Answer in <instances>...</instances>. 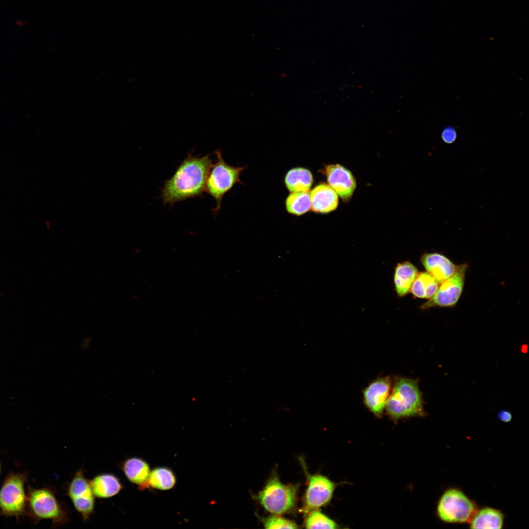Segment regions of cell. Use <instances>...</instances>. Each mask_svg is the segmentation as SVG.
I'll return each instance as SVG.
<instances>
[{"instance_id": "cell-3", "label": "cell", "mask_w": 529, "mask_h": 529, "mask_svg": "<svg viewBox=\"0 0 529 529\" xmlns=\"http://www.w3.org/2000/svg\"><path fill=\"white\" fill-rule=\"evenodd\" d=\"M26 513L36 523L51 520L54 527L66 525L70 518L66 505L58 501L53 489L47 487H29Z\"/></svg>"}, {"instance_id": "cell-11", "label": "cell", "mask_w": 529, "mask_h": 529, "mask_svg": "<svg viewBox=\"0 0 529 529\" xmlns=\"http://www.w3.org/2000/svg\"><path fill=\"white\" fill-rule=\"evenodd\" d=\"M321 172L326 176L328 185L344 202L350 200L357 184L350 170L337 164L324 166Z\"/></svg>"}, {"instance_id": "cell-23", "label": "cell", "mask_w": 529, "mask_h": 529, "mask_svg": "<svg viewBox=\"0 0 529 529\" xmlns=\"http://www.w3.org/2000/svg\"><path fill=\"white\" fill-rule=\"evenodd\" d=\"M304 525L306 529H336L337 524L329 517L319 511L313 509L306 515Z\"/></svg>"}, {"instance_id": "cell-17", "label": "cell", "mask_w": 529, "mask_h": 529, "mask_svg": "<svg viewBox=\"0 0 529 529\" xmlns=\"http://www.w3.org/2000/svg\"><path fill=\"white\" fill-rule=\"evenodd\" d=\"M90 484L94 495L99 498L112 497L118 494L122 487L119 480L110 474L97 475Z\"/></svg>"}, {"instance_id": "cell-25", "label": "cell", "mask_w": 529, "mask_h": 529, "mask_svg": "<svg viewBox=\"0 0 529 529\" xmlns=\"http://www.w3.org/2000/svg\"><path fill=\"white\" fill-rule=\"evenodd\" d=\"M457 136L455 129L452 126L444 129L441 134L442 140L447 144H452L457 139Z\"/></svg>"}, {"instance_id": "cell-14", "label": "cell", "mask_w": 529, "mask_h": 529, "mask_svg": "<svg viewBox=\"0 0 529 529\" xmlns=\"http://www.w3.org/2000/svg\"><path fill=\"white\" fill-rule=\"evenodd\" d=\"M312 211L319 214H327L335 210L338 204V196L328 184L321 183L311 192Z\"/></svg>"}, {"instance_id": "cell-8", "label": "cell", "mask_w": 529, "mask_h": 529, "mask_svg": "<svg viewBox=\"0 0 529 529\" xmlns=\"http://www.w3.org/2000/svg\"><path fill=\"white\" fill-rule=\"evenodd\" d=\"M299 459L308 484L301 508L306 515L311 510L318 509L328 504L332 499L336 485L326 476L309 473L303 459Z\"/></svg>"}, {"instance_id": "cell-2", "label": "cell", "mask_w": 529, "mask_h": 529, "mask_svg": "<svg viewBox=\"0 0 529 529\" xmlns=\"http://www.w3.org/2000/svg\"><path fill=\"white\" fill-rule=\"evenodd\" d=\"M385 409L387 414L395 420L425 416L427 413L424 409L418 381L405 377L396 378Z\"/></svg>"}, {"instance_id": "cell-9", "label": "cell", "mask_w": 529, "mask_h": 529, "mask_svg": "<svg viewBox=\"0 0 529 529\" xmlns=\"http://www.w3.org/2000/svg\"><path fill=\"white\" fill-rule=\"evenodd\" d=\"M467 265H458L456 272L440 284L434 295L422 304L423 310L433 307L452 308L456 306L463 291Z\"/></svg>"}, {"instance_id": "cell-7", "label": "cell", "mask_w": 529, "mask_h": 529, "mask_svg": "<svg viewBox=\"0 0 529 529\" xmlns=\"http://www.w3.org/2000/svg\"><path fill=\"white\" fill-rule=\"evenodd\" d=\"M26 475L11 472L0 488V515L19 518L26 513L27 495L24 484Z\"/></svg>"}, {"instance_id": "cell-12", "label": "cell", "mask_w": 529, "mask_h": 529, "mask_svg": "<svg viewBox=\"0 0 529 529\" xmlns=\"http://www.w3.org/2000/svg\"><path fill=\"white\" fill-rule=\"evenodd\" d=\"M389 376L379 377L370 383L363 391L364 405L375 416H382L391 387Z\"/></svg>"}, {"instance_id": "cell-19", "label": "cell", "mask_w": 529, "mask_h": 529, "mask_svg": "<svg viewBox=\"0 0 529 529\" xmlns=\"http://www.w3.org/2000/svg\"><path fill=\"white\" fill-rule=\"evenodd\" d=\"M313 182L311 172L304 168H295L288 171L285 177L287 188L291 192H309Z\"/></svg>"}, {"instance_id": "cell-21", "label": "cell", "mask_w": 529, "mask_h": 529, "mask_svg": "<svg viewBox=\"0 0 529 529\" xmlns=\"http://www.w3.org/2000/svg\"><path fill=\"white\" fill-rule=\"evenodd\" d=\"M176 483V477L173 471L166 467L155 468L150 472L148 485L161 490H169Z\"/></svg>"}, {"instance_id": "cell-24", "label": "cell", "mask_w": 529, "mask_h": 529, "mask_svg": "<svg viewBox=\"0 0 529 529\" xmlns=\"http://www.w3.org/2000/svg\"><path fill=\"white\" fill-rule=\"evenodd\" d=\"M265 529H297V525L291 520L272 514L261 519Z\"/></svg>"}, {"instance_id": "cell-6", "label": "cell", "mask_w": 529, "mask_h": 529, "mask_svg": "<svg viewBox=\"0 0 529 529\" xmlns=\"http://www.w3.org/2000/svg\"><path fill=\"white\" fill-rule=\"evenodd\" d=\"M477 510L475 503L457 488L445 491L437 506L439 519L449 523H469Z\"/></svg>"}, {"instance_id": "cell-5", "label": "cell", "mask_w": 529, "mask_h": 529, "mask_svg": "<svg viewBox=\"0 0 529 529\" xmlns=\"http://www.w3.org/2000/svg\"><path fill=\"white\" fill-rule=\"evenodd\" d=\"M217 157L216 163L213 164L208 174L205 192L214 198L216 206L212 210L215 215L221 207L224 195L237 183H241L240 175L245 167H233L225 162L220 149L214 152Z\"/></svg>"}, {"instance_id": "cell-22", "label": "cell", "mask_w": 529, "mask_h": 529, "mask_svg": "<svg viewBox=\"0 0 529 529\" xmlns=\"http://www.w3.org/2000/svg\"><path fill=\"white\" fill-rule=\"evenodd\" d=\"M286 207L290 214L296 216L305 214L311 209L310 192H291L286 199Z\"/></svg>"}, {"instance_id": "cell-27", "label": "cell", "mask_w": 529, "mask_h": 529, "mask_svg": "<svg viewBox=\"0 0 529 529\" xmlns=\"http://www.w3.org/2000/svg\"><path fill=\"white\" fill-rule=\"evenodd\" d=\"M46 225H47V228H48H48H50V225L49 223V222H48V221H47V222H46Z\"/></svg>"}, {"instance_id": "cell-28", "label": "cell", "mask_w": 529, "mask_h": 529, "mask_svg": "<svg viewBox=\"0 0 529 529\" xmlns=\"http://www.w3.org/2000/svg\"></svg>"}, {"instance_id": "cell-16", "label": "cell", "mask_w": 529, "mask_h": 529, "mask_svg": "<svg viewBox=\"0 0 529 529\" xmlns=\"http://www.w3.org/2000/svg\"><path fill=\"white\" fill-rule=\"evenodd\" d=\"M418 274L417 268L409 262L399 263L396 265L394 283L396 293L399 297H403L410 292Z\"/></svg>"}, {"instance_id": "cell-1", "label": "cell", "mask_w": 529, "mask_h": 529, "mask_svg": "<svg viewBox=\"0 0 529 529\" xmlns=\"http://www.w3.org/2000/svg\"><path fill=\"white\" fill-rule=\"evenodd\" d=\"M210 154L193 156L189 153L161 190L164 205H172L188 198L200 196L205 192L207 179L213 166Z\"/></svg>"}, {"instance_id": "cell-13", "label": "cell", "mask_w": 529, "mask_h": 529, "mask_svg": "<svg viewBox=\"0 0 529 529\" xmlns=\"http://www.w3.org/2000/svg\"><path fill=\"white\" fill-rule=\"evenodd\" d=\"M421 262L439 285L452 276L458 267L446 256L436 252L423 254Z\"/></svg>"}, {"instance_id": "cell-18", "label": "cell", "mask_w": 529, "mask_h": 529, "mask_svg": "<svg viewBox=\"0 0 529 529\" xmlns=\"http://www.w3.org/2000/svg\"><path fill=\"white\" fill-rule=\"evenodd\" d=\"M504 515L499 509L485 507L478 510L470 521L471 529H502Z\"/></svg>"}, {"instance_id": "cell-10", "label": "cell", "mask_w": 529, "mask_h": 529, "mask_svg": "<svg viewBox=\"0 0 529 529\" xmlns=\"http://www.w3.org/2000/svg\"><path fill=\"white\" fill-rule=\"evenodd\" d=\"M67 494L83 520H88L94 511L95 496L82 469L75 473L68 486Z\"/></svg>"}, {"instance_id": "cell-26", "label": "cell", "mask_w": 529, "mask_h": 529, "mask_svg": "<svg viewBox=\"0 0 529 529\" xmlns=\"http://www.w3.org/2000/svg\"><path fill=\"white\" fill-rule=\"evenodd\" d=\"M512 417L511 413L510 411L507 410H502L498 413V419L504 422H509L511 420Z\"/></svg>"}, {"instance_id": "cell-15", "label": "cell", "mask_w": 529, "mask_h": 529, "mask_svg": "<svg viewBox=\"0 0 529 529\" xmlns=\"http://www.w3.org/2000/svg\"><path fill=\"white\" fill-rule=\"evenodd\" d=\"M121 469L128 481L138 485L140 489L148 487L150 470L145 460L137 457L129 458L123 462Z\"/></svg>"}, {"instance_id": "cell-4", "label": "cell", "mask_w": 529, "mask_h": 529, "mask_svg": "<svg viewBox=\"0 0 529 529\" xmlns=\"http://www.w3.org/2000/svg\"><path fill=\"white\" fill-rule=\"evenodd\" d=\"M297 484H285L273 471L262 490L255 499L272 514L282 515L293 510L297 501Z\"/></svg>"}, {"instance_id": "cell-20", "label": "cell", "mask_w": 529, "mask_h": 529, "mask_svg": "<svg viewBox=\"0 0 529 529\" xmlns=\"http://www.w3.org/2000/svg\"><path fill=\"white\" fill-rule=\"evenodd\" d=\"M439 284L427 272L418 273L411 286L410 292L415 298H431L435 293Z\"/></svg>"}]
</instances>
